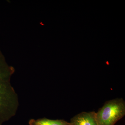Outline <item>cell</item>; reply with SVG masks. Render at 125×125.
I'll return each mask as SVG.
<instances>
[{
  "label": "cell",
  "mask_w": 125,
  "mask_h": 125,
  "mask_svg": "<svg viewBox=\"0 0 125 125\" xmlns=\"http://www.w3.org/2000/svg\"><path fill=\"white\" fill-rule=\"evenodd\" d=\"M71 125H98L94 111L82 112L71 118Z\"/></svg>",
  "instance_id": "cell-3"
},
{
  "label": "cell",
  "mask_w": 125,
  "mask_h": 125,
  "mask_svg": "<svg viewBox=\"0 0 125 125\" xmlns=\"http://www.w3.org/2000/svg\"><path fill=\"white\" fill-rule=\"evenodd\" d=\"M29 125H71L70 122L63 120H51L46 118L35 120L31 119L29 122Z\"/></svg>",
  "instance_id": "cell-4"
},
{
  "label": "cell",
  "mask_w": 125,
  "mask_h": 125,
  "mask_svg": "<svg viewBox=\"0 0 125 125\" xmlns=\"http://www.w3.org/2000/svg\"><path fill=\"white\" fill-rule=\"evenodd\" d=\"M125 115V102L122 98L107 101L96 113L98 125H114Z\"/></svg>",
  "instance_id": "cell-2"
},
{
  "label": "cell",
  "mask_w": 125,
  "mask_h": 125,
  "mask_svg": "<svg viewBox=\"0 0 125 125\" xmlns=\"http://www.w3.org/2000/svg\"><path fill=\"white\" fill-rule=\"evenodd\" d=\"M14 72L0 51V125L14 116L18 111V94L10 83Z\"/></svg>",
  "instance_id": "cell-1"
}]
</instances>
